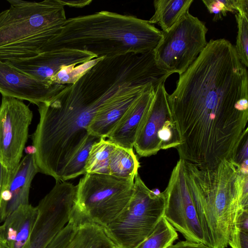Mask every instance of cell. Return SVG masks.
Wrapping results in <instances>:
<instances>
[{"instance_id": "6da1fadb", "label": "cell", "mask_w": 248, "mask_h": 248, "mask_svg": "<svg viewBox=\"0 0 248 248\" xmlns=\"http://www.w3.org/2000/svg\"><path fill=\"white\" fill-rule=\"evenodd\" d=\"M248 72L234 46L211 39L168 94L180 159L202 169L234 161L248 139Z\"/></svg>"}, {"instance_id": "7a4b0ae2", "label": "cell", "mask_w": 248, "mask_h": 248, "mask_svg": "<svg viewBox=\"0 0 248 248\" xmlns=\"http://www.w3.org/2000/svg\"><path fill=\"white\" fill-rule=\"evenodd\" d=\"M134 90L123 66L102 59L75 83L37 105L40 119L32 146L39 172L61 181L66 166L89 136L88 128L96 113Z\"/></svg>"}, {"instance_id": "3957f363", "label": "cell", "mask_w": 248, "mask_h": 248, "mask_svg": "<svg viewBox=\"0 0 248 248\" xmlns=\"http://www.w3.org/2000/svg\"><path fill=\"white\" fill-rule=\"evenodd\" d=\"M162 36L148 20L103 11L66 19L60 32L46 44L44 52L67 48L97 58L143 54L154 51Z\"/></svg>"}, {"instance_id": "277c9868", "label": "cell", "mask_w": 248, "mask_h": 248, "mask_svg": "<svg viewBox=\"0 0 248 248\" xmlns=\"http://www.w3.org/2000/svg\"><path fill=\"white\" fill-rule=\"evenodd\" d=\"M187 184L208 245L226 248L239 210H248V174L234 161L213 169L184 161Z\"/></svg>"}, {"instance_id": "5b68a950", "label": "cell", "mask_w": 248, "mask_h": 248, "mask_svg": "<svg viewBox=\"0 0 248 248\" xmlns=\"http://www.w3.org/2000/svg\"><path fill=\"white\" fill-rule=\"evenodd\" d=\"M134 186V180L110 174L86 173L77 185L71 217L79 222L106 227L127 205Z\"/></svg>"}, {"instance_id": "8992f818", "label": "cell", "mask_w": 248, "mask_h": 248, "mask_svg": "<svg viewBox=\"0 0 248 248\" xmlns=\"http://www.w3.org/2000/svg\"><path fill=\"white\" fill-rule=\"evenodd\" d=\"M165 203L163 193L149 189L138 174L128 204L105 228L118 247L136 248L163 216Z\"/></svg>"}, {"instance_id": "52a82bcc", "label": "cell", "mask_w": 248, "mask_h": 248, "mask_svg": "<svg viewBox=\"0 0 248 248\" xmlns=\"http://www.w3.org/2000/svg\"><path fill=\"white\" fill-rule=\"evenodd\" d=\"M7 1L10 7L0 13V46L61 29L66 20L62 0Z\"/></svg>"}, {"instance_id": "ba28073f", "label": "cell", "mask_w": 248, "mask_h": 248, "mask_svg": "<svg viewBox=\"0 0 248 248\" xmlns=\"http://www.w3.org/2000/svg\"><path fill=\"white\" fill-rule=\"evenodd\" d=\"M207 31L204 22L186 13L171 28L162 31L154 50L157 65L172 74H182L205 47Z\"/></svg>"}, {"instance_id": "9c48e42d", "label": "cell", "mask_w": 248, "mask_h": 248, "mask_svg": "<svg viewBox=\"0 0 248 248\" xmlns=\"http://www.w3.org/2000/svg\"><path fill=\"white\" fill-rule=\"evenodd\" d=\"M163 193V217L186 240L208 245L187 184L183 160L178 161Z\"/></svg>"}, {"instance_id": "30bf717a", "label": "cell", "mask_w": 248, "mask_h": 248, "mask_svg": "<svg viewBox=\"0 0 248 248\" xmlns=\"http://www.w3.org/2000/svg\"><path fill=\"white\" fill-rule=\"evenodd\" d=\"M164 85L162 83L155 89L152 104L134 144L136 151L140 157L156 155L160 150L177 148L181 143Z\"/></svg>"}, {"instance_id": "8fae6325", "label": "cell", "mask_w": 248, "mask_h": 248, "mask_svg": "<svg viewBox=\"0 0 248 248\" xmlns=\"http://www.w3.org/2000/svg\"><path fill=\"white\" fill-rule=\"evenodd\" d=\"M32 116V111L22 100L2 97L0 105V162L12 172L22 159Z\"/></svg>"}, {"instance_id": "7c38bea8", "label": "cell", "mask_w": 248, "mask_h": 248, "mask_svg": "<svg viewBox=\"0 0 248 248\" xmlns=\"http://www.w3.org/2000/svg\"><path fill=\"white\" fill-rule=\"evenodd\" d=\"M97 56L91 53L78 50L62 48L17 61H5L13 68L33 78L52 85L51 79L64 66L88 62Z\"/></svg>"}, {"instance_id": "4fadbf2b", "label": "cell", "mask_w": 248, "mask_h": 248, "mask_svg": "<svg viewBox=\"0 0 248 248\" xmlns=\"http://www.w3.org/2000/svg\"><path fill=\"white\" fill-rule=\"evenodd\" d=\"M67 85H48L21 73L0 60V93L37 106L48 101Z\"/></svg>"}, {"instance_id": "5bb4252c", "label": "cell", "mask_w": 248, "mask_h": 248, "mask_svg": "<svg viewBox=\"0 0 248 248\" xmlns=\"http://www.w3.org/2000/svg\"><path fill=\"white\" fill-rule=\"evenodd\" d=\"M34 154L26 155L12 173L0 205V222L22 205L29 204L31 183L39 172Z\"/></svg>"}, {"instance_id": "9a60e30c", "label": "cell", "mask_w": 248, "mask_h": 248, "mask_svg": "<svg viewBox=\"0 0 248 248\" xmlns=\"http://www.w3.org/2000/svg\"><path fill=\"white\" fill-rule=\"evenodd\" d=\"M37 207L38 217L26 248H46L70 220L69 210L59 202L43 201Z\"/></svg>"}, {"instance_id": "2e32d148", "label": "cell", "mask_w": 248, "mask_h": 248, "mask_svg": "<svg viewBox=\"0 0 248 248\" xmlns=\"http://www.w3.org/2000/svg\"><path fill=\"white\" fill-rule=\"evenodd\" d=\"M155 89L150 86L143 92L109 135L108 140L116 145L133 149L152 104Z\"/></svg>"}, {"instance_id": "e0dca14e", "label": "cell", "mask_w": 248, "mask_h": 248, "mask_svg": "<svg viewBox=\"0 0 248 248\" xmlns=\"http://www.w3.org/2000/svg\"><path fill=\"white\" fill-rule=\"evenodd\" d=\"M39 216L36 206H19L3 221L1 227L9 248H26Z\"/></svg>"}, {"instance_id": "ac0fdd59", "label": "cell", "mask_w": 248, "mask_h": 248, "mask_svg": "<svg viewBox=\"0 0 248 248\" xmlns=\"http://www.w3.org/2000/svg\"><path fill=\"white\" fill-rule=\"evenodd\" d=\"M145 90L126 94L100 109L93 117L88 126V134L99 138H107Z\"/></svg>"}, {"instance_id": "d6986e66", "label": "cell", "mask_w": 248, "mask_h": 248, "mask_svg": "<svg viewBox=\"0 0 248 248\" xmlns=\"http://www.w3.org/2000/svg\"><path fill=\"white\" fill-rule=\"evenodd\" d=\"M106 228L90 222H78L64 248H116Z\"/></svg>"}, {"instance_id": "ffe728a7", "label": "cell", "mask_w": 248, "mask_h": 248, "mask_svg": "<svg viewBox=\"0 0 248 248\" xmlns=\"http://www.w3.org/2000/svg\"><path fill=\"white\" fill-rule=\"evenodd\" d=\"M193 0H155L154 1L155 14L148 20L159 25L162 31L174 26L187 12Z\"/></svg>"}, {"instance_id": "44dd1931", "label": "cell", "mask_w": 248, "mask_h": 248, "mask_svg": "<svg viewBox=\"0 0 248 248\" xmlns=\"http://www.w3.org/2000/svg\"><path fill=\"white\" fill-rule=\"evenodd\" d=\"M140 164L133 149L116 145L109 158L110 174L117 177L134 180Z\"/></svg>"}, {"instance_id": "7402d4cb", "label": "cell", "mask_w": 248, "mask_h": 248, "mask_svg": "<svg viewBox=\"0 0 248 248\" xmlns=\"http://www.w3.org/2000/svg\"><path fill=\"white\" fill-rule=\"evenodd\" d=\"M115 145L106 139L100 138L92 146L85 165L86 173L110 174V154Z\"/></svg>"}, {"instance_id": "603a6c76", "label": "cell", "mask_w": 248, "mask_h": 248, "mask_svg": "<svg viewBox=\"0 0 248 248\" xmlns=\"http://www.w3.org/2000/svg\"><path fill=\"white\" fill-rule=\"evenodd\" d=\"M178 238L176 231L163 216L151 233L136 248H167Z\"/></svg>"}, {"instance_id": "cb8c5ba5", "label": "cell", "mask_w": 248, "mask_h": 248, "mask_svg": "<svg viewBox=\"0 0 248 248\" xmlns=\"http://www.w3.org/2000/svg\"><path fill=\"white\" fill-rule=\"evenodd\" d=\"M100 138L89 135L83 145L64 169L61 180L66 181L85 174V165L93 145Z\"/></svg>"}, {"instance_id": "d4e9b609", "label": "cell", "mask_w": 248, "mask_h": 248, "mask_svg": "<svg viewBox=\"0 0 248 248\" xmlns=\"http://www.w3.org/2000/svg\"><path fill=\"white\" fill-rule=\"evenodd\" d=\"M101 58H96L83 63L63 67L52 77L51 83L62 85L74 84L88 69Z\"/></svg>"}, {"instance_id": "484cf974", "label": "cell", "mask_w": 248, "mask_h": 248, "mask_svg": "<svg viewBox=\"0 0 248 248\" xmlns=\"http://www.w3.org/2000/svg\"><path fill=\"white\" fill-rule=\"evenodd\" d=\"M237 24V36L234 46L241 62L248 67V16L239 13L235 15Z\"/></svg>"}, {"instance_id": "4316f807", "label": "cell", "mask_w": 248, "mask_h": 248, "mask_svg": "<svg viewBox=\"0 0 248 248\" xmlns=\"http://www.w3.org/2000/svg\"><path fill=\"white\" fill-rule=\"evenodd\" d=\"M210 14L214 15L213 21L222 19L227 13H237L236 0H202Z\"/></svg>"}, {"instance_id": "83f0119b", "label": "cell", "mask_w": 248, "mask_h": 248, "mask_svg": "<svg viewBox=\"0 0 248 248\" xmlns=\"http://www.w3.org/2000/svg\"><path fill=\"white\" fill-rule=\"evenodd\" d=\"M78 223L75 219L71 218L46 248H64L70 240Z\"/></svg>"}, {"instance_id": "f1b7e54d", "label": "cell", "mask_w": 248, "mask_h": 248, "mask_svg": "<svg viewBox=\"0 0 248 248\" xmlns=\"http://www.w3.org/2000/svg\"><path fill=\"white\" fill-rule=\"evenodd\" d=\"M228 244L232 248H248V231L233 226Z\"/></svg>"}, {"instance_id": "f546056e", "label": "cell", "mask_w": 248, "mask_h": 248, "mask_svg": "<svg viewBox=\"0 0 248 248\" xmlns=\"http://www.w3.org/2000/svg\"><path fill=\"white\" fill-rule=\"evenodd\" d=\"M12 173L0 162V205L2 194L8 185Z\"/></svg>"}, {"instance_id": "4dcf8cb0", "label": "cell", "mask_w": 248, "mask_h": 248, "mask_svg": "<svg viewBox=\"0 0 248 248\" xmlns=\"http://www.w3.org/2000/svg\"><path fill=\"white\" fill-rule=\"evenodd\" d=\"M167 248H213L201 243H197L188 240L181 241L172 244Z\"/></svg>"}, {"instance_id": "1f68e13d", "label": "cell", "mask_w": 248, "mask_h": 248, "mask_svg": "<svg viewBox=\"0 0 248 248\" xmlns=\"http://www.w3.org/2000/svg\"><path fill=\"white\" fill-rule=\"evenodd\" d=\"M92 0H79L73 1L62 0L64 6L82 8L92 2Z\"/></svg>"}, {"instance_id": "d6a6232c", "label": "cell", "mask_w": 248, "mask_h": 248, "mask_svg": "<svg viewBox=\"0 0 248 248\" xmlns=\"http://www.w3.org/2000/svg\"><path fill=\"white\" fill-rule=\"evenodd\" d=\"M0 248H9L1 225H0Z\"/></svg>"}, {"instance_id": "836d02e7", "label": "cell", "mask_w": 248, "mask_h": 248, "mask_svg": "<svg viewBox=\"0 0 248 248\" xmlns=\"http://www.w3.org/2000/svg\"><path fill=\"white\" fill-rule=\"evenodd\" d=\"M116 248H121V247H117Z\"/></svg>"}]
</instances>
